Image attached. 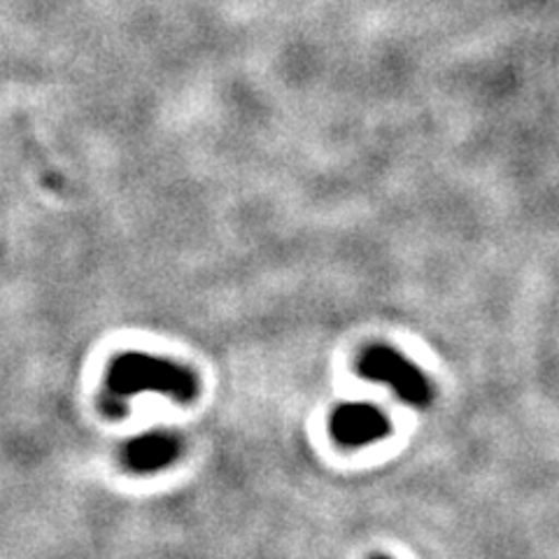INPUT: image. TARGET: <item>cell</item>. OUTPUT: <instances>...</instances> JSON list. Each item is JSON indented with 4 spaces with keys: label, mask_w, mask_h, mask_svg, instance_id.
I'll use <instances>...</instances> for the list:
<instances>
[{
    "label": "cell",
    "mask_w": 559,
    "mask_h": 559,
    "mask_svg": "<svg viewBox=\"0 0 559 559\" xmlns=\"http://www.w3.org/2000/svg\"><path fill=\"white\" fill-rule=\"evenodd\" d=\"M145 392L170 396L178 404H189L199 394V378L173 359L147 353H124L110 364L108 376H105L100 406L108 415L121 417L129 411L131 401Z\"/></svg>",
    "instance_id": "cell-1"
},
{
    "label": "cell",
    "mask_w": 559,
    "mask_h": 559,
    "mask_svg": "<svg viewBox=\"0 0 559 559\" xmlns=\"http://www.w3.org/2000/svg\"><path fill=\"white\" fill-rule=\"evenodd\" d=\"M359 376L390 384L394 394L411 406H429L433 384L415 361L390 345H373L359 357Z\"/></svg>",
    "instance_id": "cell-2"
},
{
    "label": "cell",
    "mask_w": 559,
    "mask_h": 559,
    "mask_svg": "<svg viewBox=\"0 0 559 559\" xmlns=\"http://www.w3.org/2000/svg\"><path fill=\"white\" fill-rule=\"evenodd\" d=\"M331 436L347 448L376 443L390 436L392 423L373 404H343L331 415Z\"/></svg>",
    "instance_id": "cell-3"
},
{
    "label": "cell",
    "mask_w": 559,
    "mask_h": 559,
    "mask_svg": "<svg viewBox=\"0 0 559 559\" xmlns=\"http://www.w3.org/2000/svg\"><path fill=\"white\" fill-rule=\"evenodd\" d=\"M182 441L178 433L173 431H147L138 439L129 441L121 450V462L133 474H154V471H162L170 466L175 460L180 457Z\"/></svg>",
    "instance_id": "cell-4"
},
{
    "label": "cell",
    "mask_w": 559,
    "mask_h": 559,
    "mask_svg": "<svg viewBox=\"0 0 559 559\" xmlns=\"http://www.w3.org/2000/svg\"><path fill=\"white\" fill-rule=\"evenodd\" d=\"M373 559H390V557H373Z\"/></svg>",
    "instance_id": "cell-5"
}]
</instances>
